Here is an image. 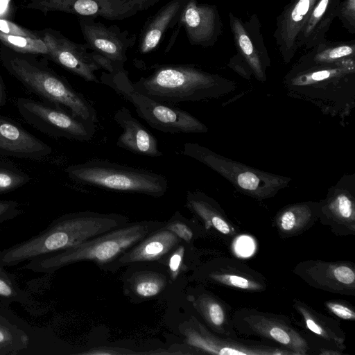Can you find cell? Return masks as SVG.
Listing matches in <instances>:
<instances>
[{
  "mask_svg": "<svg viewBox=\"0 0 355 355\" xmlns=\"http://www.w3.org/2000/svg\"><path fill=\"white\" fill-rule=\"evenodd\" d=\"M188 0H171L145 23L139 38L141 54L150 53L158 47L165 33L179 21Z\"/></svg>",
  "mask_w": 355,
  "mask_h": 355,
  "instance_id": "cell-22",
  "label": "cell"
},
{
  "mask_svg": "<svg viewBox=\"0 0 355 355\" xmlns=\"http://www.w3.org/2000/svg\"><path fill=\"white\" fill-rule=\"evenodd\" d=\"M354 53L353 46L343 45L318 52L313 57V61L315 64L333 63L344 58L353 57Z\"/></svg>",
  "mask_w": 355,
  "mask_h": 355,
  "instance_id": "cell-34",
  "label": "cell"
},
{
  "mask_svg": "<svg viewBox=\"0 0 355 355\" xmlns=\"http://www.w3.org/2000/svg\"><path fill=\"white\" fill-rule=\"evenodd\" d=\"M330 0H320L315 6L306 23L304 35H309L324 14Z\"/></svg>",
  "mask_w": 355,
  "mask_h": 355,
  "instance_id": "cell-37",
  "label": "cell"
},
{
  "mask_svg": "<svg viewBox=\"0 0 355 355\" xmlns=\"http://www.w3.org/2000/svg\"><path fill=\"white\" fill-rule=\"evenodd\" d=\"M132 83L137 92L171 105L220 98L237 87L234 81L191 64L159 65L151 74Z\"/></svg>",
  "mask_w": 355,
  "mask_h": 355,
  "instance_id": "cell-3",
  "label": "cell"
},
{
  "mask_svg": "<svg viewBox=\"0 0 355 355\" xmlns=\"http://www.w3.org/2000/svg\"><path fill=\"white\" fill-rule=\"evenodd\" d=\"M81 354L88 355H112L137 353L130 351L125 352L124 349H115L111 347H99L97 349H89L88 352H85Z\"/></svg>",
  "mask_w": 355,
  "mask_h": 355,
  "instance_id": "cell-41",
  "label": "cell"
},
{
  "mask_svg": "<svg viewBox=\"0 0 355 355\" xmlns=\"http://www.w3.org/2000/svg\"><path fill=\"white\" fill-rule=\"evenodd\" d=\"M23 7L38 10L44 15L50 12H62L112 21L123 20L137 12L130 3L123 0H30Z\"/></svg>",
  "mask_w": 355,
  "mask_h": 355,
  "instance_id": "cell-17",
  "label": "cell"
},
{
  "mask_svg": "<svg viewBox=\"0 0 355 355\" xmlns=\"http://www.w3.org/2000/svg\"><path fill=\"white\" fill-rule=\"evenodd\" d=\"M127 218L90 211L69 214L53 220L38 234L0 251V263L14 266L33 258L76 247L95 236L123 226Z\"/></svg>",
  "mask_w": 355,
  "mask_h": 355,
  "instance_id": "cell-2",
  "label": "cell"
},
{
  "mask_svg": "<svg viewBox=\"0 0 355 355\" xmlns=\"http://www.w3.org/2000/svg\"><path fill=\"white\" fill-rule=\"evenodd\" d=\"M1 44L10 49L12 51L35 55H48V49L40 38L8 35L0 32Z\"/></svg>",
  "mask_w": 355,
  "mask_h": 355,
  "instance_id": "cell-30",
  "label": "cell"
},
{
  "mask_svg": "<svg viewBox=\"0 0 355 355\" xmlns=\"http://www.w3.org/2000/svg\"><path fill=\"white\" fill-rule=\"evenodd\" d=\"M100 80L130 102L139 116L155 130L171 134L208 131L207 125L189 112L137 92L125 69L113 72L103 71Z\"/></svg>",
  "mask_w": 355,
  "mask_h": 355,
  "instance_id": "cell-7",
  "label": "cell"
},
{
  "mask_svg": "<svg viewBox=\"0 0 355 355\" xmlns=\"http://www.w3.org/2000/svg\"><path fill=\"white\" fill-rule=\"evenodd\" d=\"M324 306L331 314L347 321L355 320V309L349 302L342 300H329L324 302Z\"/></svg>",
  "mask_w": 355,
  "mask_h": 355,
  "instance_id": "cell-35",
  "label": "cell"
},
{
  "mask_svg": "<svg viewBox=\"0 0 355 355\" xmlns=\"http://www.w3.org/2000/svg\"><path fill=\"white\" fill-rule=\"evenodd\" d=\"M130 3L137 12L144 11L153 6L160 0H123Z\"/></svg>",
  "mask_w": 355,
  "mask_h": 355,
  "instance_id": "cell-42",
  "label": "cell"
},
{
  "mask_svg": "<svg viewBox=\"0 0 355 355\" xmlns=\"http://www.w3.org/2000/svg\"><path fill=\"white\" fill-rule=\"evenodd\" d=\"M293 272L315 289L355 296V263L352 261L307 259L297 263Z\"/></svg>",
  "mask_w": 355,
  "mask_h": 355,
  "instance_id": "cell-15",
  "label": "cell"
},
{
  "mask_svg": "<svg viewBox=\"0 0 355 355\" xmlns=\"http://www.w3.org/2000/svg\"><path fill=\"white\" fill-rule=\"evenodd\" d=\"M36 55L0 46V60L3 67L26 88L49 103L96 124L98 116L92 104Z\"/></svg>",
  "mask_w": 355,
  "mask_h": 355,
  "instance_id": "cell-4",
  "label": "cell"
},
{
  "mask_svg": "<svg viewBox=\"0 0 355 355\" xmlns=\"http://www.w3.org/2000/svg\"><path fill=\"white\" fill-rule=\"evenodd\" d=\"M180 241L171 231L164 227L156 230L118 257L112 266L158 260L174 250Z\"/></svg>",
  "mask_w": 355,
  "mask_h": 355,
  "instance_id": "cell-23",
  "label": "cell"
},
{
  "mask_svg": "<svg viewBox=\"0 0 355 355\" xmlns=\"http://www.w3.org/2000/svg\"><path fill=\"white\" fill-rule=\"evenodd\" d=\"M187 345L195 353L215 355H293L292 352L263 340L232 338L209 330L193 317L184 329Z\"/></svg>",
  "mask_w": 355,
  "mask_h": 355,
  "instance_id": "cell-11",
  "label": "cell"
},
{
  "mask_svg": "<svg viewBox=\"0 0 355 355\" xmlns=\"http://www.w3.org/2000/svg\"><path fill=\"white\" fill-rule=\"evenodd\" d=\"M289 73L284 79L286 94L309 102L341 122L355 107V63L353 57L329 64H315Z\"/></svg>",
  "mask_w": 355,
  "mask_h": 355,
  "instance_id": "cell-1",
  "label": "cell"
},
{
  "mask_svg": "<svg viewBox=\"0 0 355 355\" xmlns=\"http://www.w3.org/2000/svg\"><path fill=\"white\" fill-rule=\"evenodd\" d=\"M232 321L239 335L261 338L293 355L312 354V343L308 332L300 331L286 315L242 307L234 310Z\"/></svg>",
  "mask_w": 355,
  "mask_h": 355,
  "instance_id": "cell-9",
  "label": "cell"
},
{
  "mask_svg": "<svg viewBox=\"0 0 355 355\" xmlns=\"http://www.w3.org/2000/svg\"><path fill=\"white\" fill-rule=\"evenodd\" d=\"M113 119L123 129L116 145L132 153L158 157L163 155L156 137L125 107H120Z\"/></svg>",
  "mask_w": 355,
  "mask_h": 355,
  "instance_id": "cell-20",
  "label": "cell"
},
{
  "mask_svg": "<svg viewBox=\"0 0 355 355\" xmlns=\"http://www.w3.org/2000/svg\"><path fill=\"white\" fill-rule=\"evenodd\" d=\"M355 12V0H347L344 10L345 15L348 18H351L353 21L354 19Z\"/></svg>",
  "mask_w": 355,
  "mask_h": 355,
  "instance_id": "cell-43",
  "label": "cell"
},
{
  "mask_svg": "<svg viewBox=\"0 0 355 355\" xmlns=\"http://www.w3.org/2000/svg\"><path fill=\"white\" fill-rule=\"evenodd\" d=\"M52 153L50 146L19 125L0 116V155L40 159Z\"/></svg>",
  "mask_w": 355,
  "mask_h": 355,
  "instance_id": "cell-18",
  "label": "cell"
},
{
  "mask_svg": "<svg viewBox=\"0 0 355 355\" xmlns=\"http://www.w3.org/2000/svg\"><path fill=\"white\" fill-rule=\"evenodd\" d=\"M78 22L85 46L105 60L110 72L124 69L127 51L135 44L136 35L116 25L107 26L93 17H79Z\"/></svg>",
  "mask_w": 355,
  "mask_h": 355,
  "instance_id": "cell-14",
  "label": "cell"
},
{
  "mask_svg": "<svg viewBox=\"0 0 355 355\" xmlns=\"http://www.w3.org/2000/svg\"><path fill=\"white\" fill-rule=\"evenodd\" d=\"M187 207L205 225L227 239L240 234L239 228L228 218L223 209L213 198L201 191H188Z\"/></svg>",
  "mask_w": 355,
  "mask_h": 355,
  "instance_id": "cell-21",
  "label": "cell"
},
{
  "mask_svg": "<svg viewBox=\"0 0 355 355\" xmlns=\"http://www.w3.org/2000/svg\"><path fill=\"white\" fill-rule=\"evenodd\" d=\"M191 302L203 324L212 332L227 338H239L233 325L234 309L225 301L206 289L198 288L191 296Z\"/></svg>",
  "mask_w": 355,
  "mask_h": 355,
  "instance_id": "cell-19",
  "label": "cell"
},
{
  "mask_svg": "<svg viewBox=\"0 0 355 355\" xmlns=\"http://www.w3.org/2000/svg\"><path fill=\"white\" fill-rule=\"evenodd\" d=\"M166 277L155 272H143L136 275L131 280L133 293L141 298H150L158 295L165 287Z\"/></svg>",
  "mask_w": 355,
  "mask_h": 355,
  "instance_id": "cell-29",
  "label": "cell"
},
{
  "mask_svg": "<svg viewBox=\"0 0 355 355\" xmlns=\"http://www.w3.org/2000/svg\"><path fill=\"white\" fill-rule=\"evenodd\" d=\"M316 0H297L290 11L285 15L282 21V40L289 49L306 24Z\"/></svg>",
  "mask_w": 355,
  "mask_h": 355,
  "instance_id": "cell-27",
  "label": "cell"
},
{
  "mask_svg": "<svg viewBox=\"0 0 355 355\" xmlns=\"http://www.w3.org/2000/svg\"><path fill=\"white\" fill-rule=\"evenodd\" d=\"M205 283L247 293H262L268 287L267 278L244 261L219 257L202 266L197 274Z\"/></svg>",
  "mask_w": 355,
  "mask_h": 355,
  "instance_id": "cell-16",
  "label": "cell"
},
{
  "mask_svg": "<svg viewBox=\"0 0 355 355\" xmlns=\"http://www.w3.org/2000/svg\"><path fill=\"white\" fill-rule=\"evenodd\" d=\"M28 301L27 294L18 287L14 277L0 263V302L8 306L12 302L26 303Z\"/></svg>",
  "mask_w": 355,
  "mask_h": 355,
  "instance_id": "cell-33",
  "label": "cell"
},
{
  "mask_svg": "<svg viewBox=\"0 0 355 355\" xmlns=\"http://www.w3.org/2000/svg\"><path fill=\"white\" fill-rule=\"evenodd\" d=\"M318 221L338 236L355 235V174L345 173L318 201Z\"/></svg>",
  "mask_w": 355,
  "mask_h": 355,
  "instance_id": "cell-13",
  "label": "cell"
},
{
  "mask_svg": "<svg viewBox=\"0 0 355 355\" xmlns=\"http://www.w3.org/2000/svg\"><path fill=\"white\" fill-rule=\"evenodd\" d=\"M182 153L216 172L239 192L259 201L274 197L292 180L236 162L197 143H185Z\"/></svg>",
  "mask_w": 355,
  "mask_h": 355,
  "instance_id": "cell-8",
  "label": "cell"
},
{
  "mask_svg": "<svg viewBox=\"0 0 355 355\" xmlns=\"http://www.w3.org/2000/svg\"><path fill=\"white\" fill-rule=\"evenodd\" d=\"M318 201H303L281 208L272 219V225L282 239L302 234L318 221Z\"/></svg>",
  "mask_w": 355,
  "mask_h": 355,
  "instance_id": "cell-24",
  "label": "cell"
},
{
  "mask_svg": "<svg viewBox=\"0 0 355 355\" xmlns=\"http://www.w3.org/2000/svg\"><path fill=\"white\" fill-rule=\"evenodd\" d=\"M0 32L12 35H19L33 38L40 37L36 31H31L7 19L0 17Z\"/></svg>",
  "mask_w": 355,
  "mask_h": 355,
  "instance_id": "cell-36",
  "label": "cell"
},
{
  "mask_svg": "<svg viewBox=\"0 0 355 355\" xmlns=\"http://www.w3.org/2000/svg\"><path fill=\"white\" fill-rule=\"evenodd\" d=\"M232 31L238 46L252 73L260 82L266 80L265 67L241 22L232 17Z\"/></svg>",
  "mask_w": 355,
  "mask_h": 355,
  "instance_id": "cell-28",
  "label": "cell"
},
{
  "mask_svg": "<svg viewBox=\"0 0 355 355\" xmlns=\"http://www.w3.org/2000/svg\"><path fill=\"white\" fill-rule=\"evenodd\" d=\"M31 180V177L14 165L0 157V193L18 189Z\"/></svg>",
  "mask_w": 355,
  "mask_h": 355,
  "instance_id": "cell-32",
  "label": "cell"
},
{
  "mask_svg": "<svg viewBox=\"0 0 355 355\" xmlns=\"http://www.w3.org/2000/svg\"><path fill=\"white\" fill-rule=\"evenodd\" d=\"M16 105L26 122L49 137L88 141L96 132L95 123L79 119L49 103L20 97Z\"/></svg>",
  "mask_w": 355,
  "mask_h": 355,
  "instance_id": "cell-10",
  "label": "cell"
},
{
  "mask_svg": "<svg viewBox=\"0 0 355 355\" xmlns=\"http://www.w3.org/2000/svg\"><path fill=\"white\" fill-rule=\"evenodd\" d=\"M36 32L48 49L46 58L85 80L99 83L95 71L101 69L110 71L105 60L93 51L89 52L85 44L76 43L51 28Z\"/></svg>",
  "mask_w": 355,
  "mask_h": 355,
  "instance_id": "cell-12",
  "label": "cell"
},
{
  "mask_svg": "<svg viewBox=\"0 0 355 355\" xmlns=\"http://www.w3.org/2000/svg\"><path fill=\"white\" fill-rule=\"evenodd\" d=\"M159 222L126 224L68 250L37 257L29 260L21 269L51 273L67 265L90 261L107 266L157 230Z\"/></svg>",
  "mask_w": 355,
  "mask_h": 355,
  "instance_id": "cell-5",
  "label": "cell"
},
{
  "mask_svg": "<svg viewBox=\"0 0 355 355\" xmlns=\"http://www.w3.org/2000/svg\"><path fill=\"white\" fill-rule=\"evenodd\" d=\"M175 234L180 239L189 243L193 238L194 233L186 223L180 220H173L168 223L164 227Z\"/></svg>",
  "mask_w": 355,
  "mask_h": 355,
  "instance_id": "cell-40",
  "label": "cell"
},
{
  "mask_svg": "<svg viewBox=\"0 0 355 355\" xmlns=\"http://www.w3.org/2000/svg\"><path fill=\"white\" fill-rule=\"evenodd\" d=\"M65 171L76 183L112 191L159 198L168 189V180L162 174L107 160L91 159L71 165Z\"/></svg>",
  "mask_w": 355,
  "mask_h": 355,
  "instance_id": "cell-6",
  "label": "cell"
},
{
  "mask_svg": "<svg viewBox=\"0 0 355 355\" xmlns=\"http://www.w3.org/2000/svg\"><path fill=\"white\" fill-rule=\"evenodd\" d=\"M27 344V336L0 317V354L17 352L25 348Z\"/></svg>",
  "mask_w": 355,
  "mask_h": 355,
  "instance_id": "cell-31",
  "label": "cell"
},
{
  "mask_svg": "<svg viewBox=\"0 0 355 355\" xmlns=\"http://www.w3.org/2000/svg\"><path fill=\"white\" fill-rule=\"evenodd\" d=\"M184 252L185 248L183 245H178L169 257L168 266L170 276L173 280L177 278L180 273Z\"/></svg>",
  "mask_w": 355,
  "mask_h": 355,
  "instance_id": "cell-38",
  "label": "cell"
},
{
  "mask_svg": "<svg viewBox=\"0 0 355 355\" xmlns=\"http://www.w3.org/2000/svg\"><path fill=\"white\" fill-rule=\"evenodd\" d=\"M216 19L213 6L198 4L196 0H188L176 26L184 28L191 44L205 46L214 36Z\"/></svg>",
  "mask_w": 355,
  "mask_h": 355,
  "instance_id": "cell-25",
  "label": "cell"
},
{
  "mask_svg": "<svg viewBox=\"0 0 355 355\" xmlns=\"http://www.w3.org/2000/svg\"><path fill=\"white\" fill-rule=\"evenodd\" d=\"M21 213L19 204L14 200H0V223L11 220Z\"/></svg>",
  "mask_w": 355,
  "mask_h": 355,
  "instance_id": "cell-39",
  "label": "cell"
},
{
  "mask_svg": "<svg viewBox=\"0 0 355 355\" xmlns=\"http://www.w3.org/2000/svg\"><path fill=\"white\" fill-rule=\"evenodd\" d=\"M293 307L300 315L303 328L343 351L346 349V334L337 320L323 314L300 299L293 300Z\"/></svg>",
  "mask_w": 355,
  "mask_h": 355,
  "instance_id": "cell-26",
  "label": "cell"
},
{
  "mask_svg": "<svg viewBox=\"0 0 355 355\" xmlns=\"http://www.w3.org/2000/svg\"><path fill=\"white\" fill-rule=\"evenodd\" d=\"M6 103V94L2 78L0 76V110Z\"/></svg>",
  "mask_w": 355,
  "mask_h": 355,
  "instance_id": "cell-44",
  "label": "cell"
}]
</instances>
